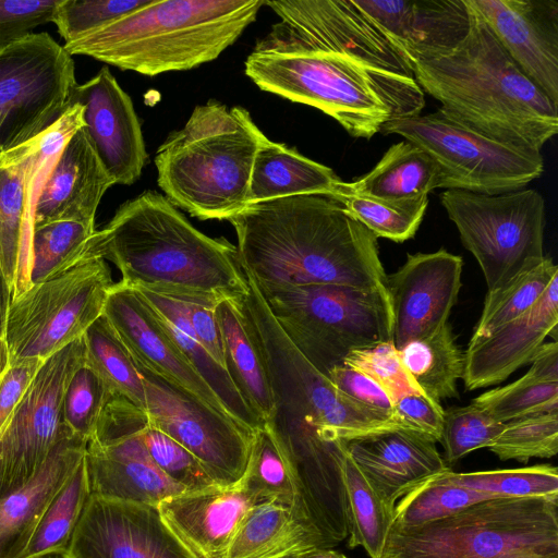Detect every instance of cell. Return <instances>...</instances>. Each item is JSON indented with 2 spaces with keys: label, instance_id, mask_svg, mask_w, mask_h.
<instances>
[{
  "label": "cell",
  "instance_id": "obj_1",
  "mask_svg": "<svg viewBox=\"0 0 558 558\" xmlns=\"http://www.w3.org/2000/svg\"><path fill=\"white\" fill-rule=\"evenodd\" d=\"M228 221L240 265L258 286H385L377 238L331 196L250 203Z\"/></svg>",
  "mask_w": 558,
  "mask_h": 558
},
{
  "label": "cell",
  "instance_id": "obj_2",
  "mask_svg": "<svg viewBox=\"0 0 558 558\" xmlns=\"http://www.w3.org/2000/svg\"><path fill=\"white\" fill-rule=\"evenodd\" d=\"M452 49L411 63L413 78L447 118L512 148L541 153L558 132V106L510 58L471 0Z\"/></svg>",
  "mask_w": 558,
  "mask_h": 558
},
{
  "label": "cell",
  "instance_id": "obj_3",
  "mask_svg": "<svg viewBox=\"0 0 558 558\" xmlns=\"http://www.w3.org/2000/svg\"><path fill=\"white\" fill-rule=\"evenodd\" d=\"M89 255L114 264L122 283L181 301L217 303L246 292L235 245L201 232L153 191L122 204L96 230Z\"/></svg>",
  "mask_w": 558,
  "mask_h": 558
},
{
  "label": "cell",
  "instance_id": "obj_4",
  "mask_svg": "<svg viewBox=\"0 0 558 558\" xmlns=\"http://www.w3.org/2000/svg\"><path fill=\"white\" fill-rule=\"evenodd\" d=\"M245 74L262 90L319 109L351 136L369 140L385 123L420 114L424 93L413 77L353 56L259 39Z\"/></svg>",
  "mask_w": 558,
  "mask_h": 558
},
{
  "label": "cell",
  "instance_id": "obj_5",
  "mask_svg": "<svg viewBox=\"0 0 558 558\" xmlns=\"http://www.w3.org/2000/svg\"><path fill=\"white\" fill-rule=\"evenodd\" d=\"M241 270L246 292L238 304L274 399V412L265 426L283 458L333 449L355 437L401 427L390 415L349 398L316 369L287 338L253 279Z\"/></svg>",
  "mask_w": 558,
  "mask_h": 558
},
{
  "label": "cell",
  "instance_id": "obj_6",
  "mask_svg": "<svg viewBox=\"0 0 558 558\" xmlns=\"http://www.w3.org/2000/svg\"><path fill=\"white\" fill-rule=\"evenodd\" d=\"M263 0H150L63 48L155 76L217 59L257 16Z\"/></svg>",
  "mask_w": 558,
  "mask_h": 558
},
{
  "label": "cell",
  "instance_id": "obj_7",
  "mask_svg": "<svg viewBox=\"0 0 558 558\" xmlns=\"http://www.w3.org/2000/svg\"><path fill=\"white\" fill-rule=\"evenodd\" d=\"M264 133L250 112L210 100L159 146L155 165L165 197L201 220H228L248 204Z\"/></svg>",
  "mask_w": 558,
  "mask_h": 558
},
{
  "label": "cell",
  "instance_id": "obj_8",
  "mask_svg": "<svg viewBox=\"0 0 558 558\" xmlns=\"http://www.w3.org/2000/svg\"><path fill=\"white\" fill-rule=\"evenodd\" d=\"M380 558H558V498L496 497L427 524L391 525Z\"/></svg>",
  "mask_w": 558,
  "mask_h": 558
},
{
  "label": "cell",
  "instance_id": "obj_9",
  "mask_svg": "<svg viewBox=\"0 0 558 558\" xmlns=\"http://www.w3.org/2000/svg\"><path fill=\"white\" fill-rule=\"evenodd\" d=\"M256 287L287 338L326 376L350 352L392 342L385 286Z\"/></svg>",
  "mask_w": 558,
  "mask_h": 558
},
{
  "label": "cell",
  "instance_id": "obj_10",
  "mask_svg": "<svg viewBox=\"0 0 558 558\" xmlns=\"http://www.w3.org/2000/svg\"><path fill=\"white\" fill-rule=\"evenodd\" d=\"M440 202L477 260L488 291L544 259L545 201L536 190L497 195L446 190Z\"/></svg>",
  "mask_w": 558,
  "mask_h": 558
},
{
  "label": "cell",
  "instance_id": "obj_11",
  "mask_svg": "<svg viewBox=\"0 0 558 558\" xmlns=\"http://www.w3.org/2000/svg\"><path fill=\"white\" fill-rule=\"evenodd\" d=\"M380 132L423 150L439 169L437 189L497 195L522 190L544 172L541 153L512 148L447 118L439 109L391 120Z\"/></svg>",
  "mask_w": 558,
  "mask_h": 558
},
{
  "label": "cell",
  "instance_id": "obj_12",
  "mask_svg": "<svg viewBox=\"0 0 558 558\" xmlns=\"http://www.w3.org/2000/svg\"><path fill=\"white\" fill-rule=\"evenodd\" d=\"M113 283L106 260L94 257L13 296L5 324L10 361H45L83 337L102 315Z\"/></svg>",
  "mask_w": 558,
  "mask_h": 558
},
{
  "label": "cell",
  "instance_id": "obj_13",
  "mask_svg": "<svg viewBox=\"0 0 558 558\" xmlns=\"http://www.w3.org/2000/svg\"><path fill=\"white\" fill-rule=\"evenodd\" d=\"M77 85L72 56L48 33H31L0 49V145L33 141L71 107Z\"/></svg>",
  "mask_w": 558,
  "mask_h": 558
},
{
  "label": "cell",
  "instance_id": "obj_14",
  "mask_svg": "<svg viewBox=\"0 0 558 558\" xmlns=\"http://www.w3.org/2000/svg\"><path fill=\"white\" fill-rule=\"evenodd\" d=\"M148 424L146 412L126 398L109 399L86 445L90 494L158 507L185 493L151 461L143 438Z\"/></svg>",
  "mask_w": 558,
  "mask_h": 558
},
{
  "label": "cell",
  "instance_id": "obj_15",
  "mask_svg": "<svg viewBox=\"0 0 558 558\" xmlns=\"http://www.w3.org/2000/svg\"><path fill=\"white\" fill-rule=\"evenodd\" d=\"M136 364V363H135ZM149 424L194 454L221 486L242 478L254 433L183 388L136 364Z\"/></svg>",
  "mask_w": 558,
  "mask_h": 558
},
{
  "label": "cell",
  "instance_id": "obj_16",
  "mask_svg": "<svg viewBox=\"0 0 558 558\" xmlns=\"http://www.w3.org/2000/svg\"><path fill=\"white\" fill-rule=\"evenodd\" d=\"M85 362L83 337L47 360L0 433V498L21 488L39 471L62 428L66 386Z\"/></svg>",
  "mask_w": 558,
  "mask_h": 558
},
{
  "label": "cell",
  "instance_id": "obj_17",
  "mask_svg": "<svg viewBox=\"0 0 558 558\" xmlns=\"http://www.w3.org/2000/svg\"><path fill=\"white\" fill-rule=\"evenodd\" d=\"M280 21L263 39L343 52L401 76L411 66L380 27L354 0L265 1Z\"/></svg>",
  "mask_w": 558,
  "mask_h": 558
},
{
  "label": "cell",
  "instance_id": "obj_18",
  "mask_svg": "<svg viewBox=\"0 0 558 558\" xmlns=\"http://www.w3.org/2000/svg\"><path fill=\"white\" fill-rule=\"evenodd\" d=\"M63 558H201L157 507L90 494Z\"/></svg>",
  "mask_w": 558,
  "mask_h": 558
},
{
  "label": "cell",
  "instance_id": "obj_19",
  "mask_svg": "<svg viewBox=\"0 0 558 558\" xmlns=\"http://www.w3.org/2000/svg\"><path fill=\"white\" fill-rule=\"evenodd\" d=\"M462 267L459 255L440 248L409 254L405 263L386 277L397 350L448 323L462 284Z\"/></svg>",
  "mask_w": 558,
  "mask_h": 558
},
{
  "label": "cell",
  "instance_id": "obj_20",
  "mask_svg": "<svg viewBox=\"0 0 558 558\" xmlns=\"http://www.w3.org/2000/svg\"><path fill=\"white\" fill-rule=\"evenodd\" d=\"M85 134L114 184L131 185L147 160L141 123L130 96L108 68L73 90Z\"/></svg>",
  "mask_w": 558,
  "mask_h": 558
},
{
  "label": "cell",
  "instance_id": "obj_21",
  "mask_svg": "<svg viewBox=\"0 0 558 558\" xmlns=\"http://www.w3.org/2000/svg\"><path fill=\"white\" fill-rule=\"evenodd\" d=\"M102 314L136 364L226 414L216 395L185 357L157 313L137 290L121 281L113 283Z\"/></svg>",
  "mask_w": 558,
  "mask_h": 558
},
{
  "label": "cell",
  "instance_id": "obj_22",
  "mask_svg": "<svg viewBox=\"0 0 558 558\" xmlns=\"http://www.w3.org/2000/svg\"><path fill=\"white\" fill-rule=\"evenodd\" d=\"M471 3L515 64L558 106V1Z\"/></svg>",
  "mask_w": 558,
  "mask_h": 558
},
{
  "label": "cell",
  "instance_id": "obj_23",
  "mask_svg": "<svg viewBox=\"0 0 558 558\" xmlns=\"http://www.w3.org/2000/svg\"><path fill=\"white\" fill-rule=\"evenodd\" d=\"M343 445L392 514L399 498L425 480L450 469L432 437L403 427L355 437Z\"/></svg>",
  "mask_w": 558,
  "mask_h": 558
},
{
  "label": "cell",
  "instance_id": "obj_24",
  "mask_svg": "<svg viewBox=\"0 0 558 558\" xmlns=\"http://www.w3.org/2000/svg\"><path fill=\"white\" fill-rule=\"evenodd\" d=\"M411 63L446 52L466 35L465 0H354Z\"/></svg>",
  "mask_w": 558,
  "mask_h": 558
},
{
  "label": "cell",
  "instance_id": "obj_25",
  "mask_svg": "<svg viewBox=\"0 0 558 558\" xmlns=\"http://www.w3.org/2000/svg\"><path fill=\"white\" fill-rule=\"evenodd\" d=\"M558 277L524 314L488 337L469 342L463 380L468 390L494 386L531 362L547 336L557 341Z\"/></svg>",
  "mask_w": 558,
  "mask_h": 558
},
{
  "label": "cell",
  "instance_id": "obj_26",
  "mask_svg": "<svg viewBox=\"0 0 558 558\" xmlns=\"http://www.w3.org/2000/svg\"><path fill=\"white\" fill-rule=\"evenodd\" d=\"M113 184L82 125L69 138L38 186L33 228L57 220L95 226L98 205Z\"/></svg>",
  "mask_w": 558,
  "mask_h": 558
},
{
  "label": "cell",
  "instance_id": "obj_27",
  "mask_svg": "<svg viewBox=\"0 0 558 558\" xmlns=\"http://www.w3.org/2000/svg\"><path fill=\"white\" fill-rule=\"evenodd\" d=\"M255 499L238 483L185 492L158 510L172 531L201 558H223Z\"/></svg>",
  "mask_w": 558,
  "mask_h": 558
},
{
  "label": "cell",
  "instance_id": "obj_28",
  "mask_svg": "<svg viewBox=\"0 0 558 558\" xmlns=\"http://www.w3.org/2000/svg\"><path fill=\"white\" fill-rule=\"evenodd\" d=\"M86 445L64 424L39 471L0 498V558H17L24 550L41 515L84 459Z\"/></svg>",
  "mask_w": 558,
  "mask_h": 558
},
{
  "label": "cell",
  "instance_id": "obj_29",
  "mask_svg": "<svg viewBox=\"0 0 558 558\" xmlns=\"http://www.w3.org/2000/svg\"><path fill=\"white\" fill-rule=\"evenodd\" d=\"M314 548H331L291 506L255 502L241 522L223 558H291Z\"/></svg>",
  "mask_w": 558,
  "mask_h": 558
},
{
  "label": "cell",
  "instance_id": "obj_30",
  "mask_svg": "<svg viewBox=\"0 0 558 558\" xmlns=\"http://www.w3.org/2000/svg\"><path fill=\"white\" fill-rule=\"evenodd\" d=\"M344 183L331 168L263 134L253 163L248 204L301 194L338 197Z\"/></svg>",
  "mask_w": 558,
  "mask_h": 558
},
{
  "label": "cell",
  "instance_id": "obj_31",
  "mask_svg": "<svg viewBox=\"0 0 558 558\" xmlns=\"http://www.w3.org/2000/svg\"><path fill=\"white\" fill-rule=\"evenodd\" d=\"M134 289L157 313L171 338L216 395L226 414L253 433L263 428L265 423L244 401L227 369L198 341L182 302L145 289Z\"/></svg>",
  "mask_w": 558,
  "mask_h": 558
},
{
  "label": "cell",
  "instance_id": "obj_32",
  "mask_svg": "<svg viewBox=\"0 0 558 558\" xmlns=\"http://www.w3.org/2000/svg\"><path fill=\"white\" fill-rule=\"evenodd\" d=\"M215 315L221 335L225 367L244 401L266 423L274 412V399L238 299L218 301Z\"/></svg>",
  "mask_w": 558,
  "mask_h": 558
},
{
  "label": "cell",
  "instance_id": "obj_33",
  "mask_svg": "<svg viewBox=\"0 0 558 558\" xmlns=\"http://www.w3.org/2000/svg\"><path fill=\"white\" fill-rule=\"evenodd\" d=\"M439 169L433 158L418 146L401 141L391 145L369 172L345 182L340 196L407 198L428 194L437 189Z\"/></svg>",
  "mask_w": 558,
  "mask_h": 558
},
{
  "label": "cell",
  "instance_id": "obj_34",
  "mask_svg": "<svg viewBox=\"0 0 558 558\" xmlns=\"http://www.w3.org/2000/svg\"><path fill=\"white\" fill-rule=\"evenodd\" d=\"M95 232V226L75 220H57L34 227L24 272L12 298L94 258L89 247Z\"/></svg>",
  "mask_w": 558,
  "mask_h": 558
},
{
  "label": "cell",
  "instance_id": "obj_35",
  "mask_svg": "<svg viewBox=\"0 0 558 558\" xmlns=\"http://www.w3.org/2000/svg\"><path fill=\"white\" fill-rule=\"evenodd\" d=\"M398 352L405 371L425 396L439 403L458 397L457 381L463 378L464 353L448 323L432 335L409 341Z\"/></svg>",
  "mask_w": 558,
  "mask_h": 558
},
{
  "label": "cell",
  "instance_id": "obj_36",
  "mask_svg": "<svg viewBox=\"0 0 558 558\" xmlns=\"http://www.w3.org/2000/svg\"><path fill=\"white\" fill-rule=\"evenodd\" d=\"M90 496L85 457L41 515L17 558L62 556Z\"/></svg>",
  "mask_w": 558,
  "mask_h": 558
},
{
  "label": "cell",
  "instance_id": "obj_37",
  "mask_svg": "<svg viewBox=\"0 0 558 558\" xmlns=\"http://www.w3.org/2000/svg\"><path fill=\"white\" fill-rule=\"evenodd\" d=\"M85 364L92 367L111 391L144 410L142 376L130 351L104 314L83 335Z\"/></svg>",
  "mask_w": 558,
  "mask_h": 558
},
{
  "label": "cell",
  "instance_id": "obj_38",
  "mask_svg": "<svg viewBox=\"0 0 558 558\" xmlns=\"http://www.w3.org/2000/svg\"><path fill=\"white\" fill-rule=\"evenodd\" d=\"M343 478L348 509V546H362L371 558H380L393 514L369 486L347 451L343 458Z\"/></svg>",
  "mask_w": 558,
  "mask_h": 558
},
{
  "label": "cell",
  "instance_id": "obj_39",
  "mask_svg": "<svg viewBox=\"0 0 558 558\" xmlns=\"http://www.w3.org/2000/svg\"><path fill=\"white\" fill-rule=\"evenodd\" d=\"M558 277V267L550 257L524 270L502 287L487 291L483 311L470 343L484 339L499 327L527 312Z\"/></svg>",
  "mask_w": 558,
  "mask_h": 558
},
{
  "label": "cell",
  "instance_id": "obj_40",
  "mask_svg": "<svg viewBox=\"0 0 558 558\" xmlns=\"http://www.w3.org/2000/svg\"><path fill=\"white\" fill-rule=\"evenodd\" d=\"M445 472L425 480L401 497L393 510L392 526L411 527L427 524L448 518L478 501L496 498L450 483Z\"/></svg>",
  "mask_w": 558,
  "mask_h": 558
},
{
  "label": "cell",
  "instance_id": "obj_41",
  "mask_svg": "<svg viewBox=\"0 0 558 558\" xmlns=\"http://www.w3.org/2000/svg\"><path fill=\"white\" fill-rule=\"evenodd\" d=\"M335 199L376 238L398 243L414 236L428 205V194L407 198L342 195Z\"/></svg>",
  "mask_w": 558,
  "mask_h": 558
},
{
  "label": "cell",
  "instance_id": "obj_42",
  "mask_svg": "<svg viewBox=\"0 0 558 558\" xmlns=\"http://www.w3.org/2000/svg\"><path fill=\"white\" fill-rule=\"evenodd\" d=\"M239 484L256 502L280 501L291 506L305 520L298 511L296 495L287 464L266 426L254 433L246 469Z\"/></svg>",
  "mask_w": 558,
  "mask_h": 558
},
{
  "label": "cell",
  "instance_id": "obj_43",
  "mask_svg": "<svg viewBox=\"0 0 558 558\" xmlns=\"http://www.w3.org/2000/svg\"><path fill=\"white\" fill-rule=\"evenodd\" d=\"M446 478L456 485L506 498H558V470L551 464L456 473L448 470Z\"/></svg>",
  "mask_w": 558,
  "mask_h": 558
},
{
  "label": "cell",
  "instance_id": "obj_44",
  "mask_svg": "<svg viewBox=\"0 0 558 558\" xmlns=\"http://www.w3.org/2000/svg\"><path fill=\"white\" fill-rule=\"evenodd\" d=\"M473 403L501 423L544 412L558 411V381L527 371L519 379L476 397Z\"/></svg>",
  "mask_w": 558,
  "mask_h": 558
},
{
  "label": "cell",
  "instance_id": "obj_45",
  "mask_svg": "<svg viewBox=\"0 0 558 558\" xmlns=\"http://www.w3.org/2000/svg\"><path fill=\"white\" fill-rule=\"evenodd\" d=\"M500 460L526 463L531 458H551L558 452V411L536 413L505 423L488 447Z\"/></svg>",
  "mask_w": 558,
  "mask_h": 558
},
{
  "label": "cell",
  "instance_id": "obj_46",
  "mask_svg": "<svg viewBox=\"0 0 558 558\" xmlns=\"http://www.w3.org/2000/svg\"><path fill=\"white\" fill-rule=\"evenodd\" d=\"M505 423L498 422L475 403L444 410V424L439 442L445 450L446 464L456 463L480 448L489 447Z\"/></svg>",
  "mask_w": 558,
  "mask_h": 558
},
{
  "label": "cell",
  "instance_id": "obj_47",
  "mask_svg": "<svg viewBox=\"0 0 558 558\" xmlns=\"http://www.w3.org/2000/svg\"><path fill=\"white\" fill-rule=\"evenodd\" d=\"M113 395L102 378L84 362L66 386L62 401L63 423L87 442Z\"/></svg>",
  "mask_w": 558,
  "mask_h": 558
},
{
  "label": "cell",
  "instance_id": "obj_48",
  "mask_svg": "<svg viewBox=\"0 0 558 558\" xmlns=\"http://www.w3.org/2000/svg\"><path fill=\"white\" fill-rule=\"evenodd\" d=\"M143 438L155 465L185 492L221 486L194 454L163 432L148 424Z\"/></svg>",
  "mask_w": 558,
  "mask_h": 558
},
{
  "label": "cell",
  "instance_id": "obj_49",
  "mask_svg": "<svg viewBox=\"0 0 558 558\" xmlns=\"http://www.w3.org/2000/svg\"><path fill=\"white\" fill-rule=\"evenodd\" d=\"M150 0H61L53 17L65 44L81 39Z\"/></svg>",
  "mask_w": 558,
  "mask_h": 558
},
{
  "label": "cell",
  "instance_id": "obj_50",
  "mask_svg": "<svg viewBox=\"0 0 558 558\" xmlns=\"http://www.w3.org/2000/svg\"><path fill=\"white\" fill-rule=\"evenodd\" d=\"M342 364L359 369L376 380L388 392L393 403L407 395L423 393L405 371L392 342L354 350L344 357Z\"/></svg>",
  "mask_w": 558,
  "mask_h": 558
},
{
  "label": "cell",
  "instance_id": "obj_51",
  "mask_svg": "<svg viewBox=\"0 0 558 558\" xmlns=\"http://www.w3.org/2000/svg\"><path fill=\"white\" fill-rule=\"evenodd\" d=\"M61 0H0V49L52 22Z\"/></svg>",
  "mask_w": 558,
  "mask_h": 558
},
{
  "label": "cell",
  "instance_id": "obj_52",
  "mask_svg": "<svg viewBox=\"0 0 558 558\" xmlns=\"http://www.w3.org/2000/svg\"><path fill=\"white\" fill-rule=\"evenodd\" d=\"M327 377L337 389L355 402L391 416L393 400L388 392L368 375L351 366L340 364L332 367L327 374Z\"/></svg>",
  "mask_w": 558,
  "mask_h": 558
},
{
  "label": "cell",
  "instance_id": "obj_53",
  "mask_svg": "<svg viewBox=\"0 0 558 558\" xmlns=\"http://www.w3.org/2000/svg\"><path fill=\"white\" fill-rule=\"evenodd\" d=\"M391 416L403 428L423 433L436 442L440 440L444 409L423 393H411L396 400Z\"/></svg>",
  "mask_w": 558,
  "mask_h": 558
},
{
  "label": "cell",
  "instance_id": "obj_54",
  "mask_svg": "<svg viewBox=\"0 0 558 558\" xmlns=\"http://www.w3.org/2000/svg\"><path fill=\"white\" fill-rule=\"evenodd\" d=\"M39 359L10 361L0 375V433L43 365Z\"/></svg>",
  "mask_w": 558,
  "mask_h": 558
},
{
  "label": "cell",
  "instance_id": "obj_55",
  "mask_svg": "<svg viewBox=\"0 0 558 558\" xmlns=\"http://www.w3.org/2000/svg\"><path fill=\"white\" fill-rule=\"evenodd\" d=\"M181 302L198 341L225 367L221 335L215 315L216 303L195 300Z\"/></svg>",
  "mask_w": 558,
  "mask_h": 558
},
{
  "label": "cell",
  "instance_id": "obj_56",
  "mask_svg": "<svg viewBox=\"0 0 558 558\" xmlns=\"http://www.w3.org/2000/svg\"><path fill=\"white\" fill-rule=\"evenodd\" d=\"M530 372L535 375L558 381V343L557 341L544 342L531 360Z\"/></svg>",
  "mask_w": 558,
  "mask_h": 558
},
{
  "label": "cell",
  "instance_id": "obj_57",
  "mask_svg": "<svg viewBox=\"0 0 558 558\" xmlns=\"http://www.w3.org/2000/svg\"><path fill=\"white\" fill-rule=\"evenodd\" d=\"M13 289L5 277L2 265L0 263V338L5 339V324L9 307L12 301Z\"/></svg>",
  "mask_w": 558,
  "mask_h": 558
},
{
  "label": "cell",
  "instance_id": "obj_58",
  "mask_svg": "<svg viewBox=\"0 0 558 558\" xmlns=\"http://www.w3.org/2000/svg\"><path fill=\"white\" fill-rule=\"evenodd\" d=\"M291 558H347V556L331 548H314L302 551Z\"/></svg>",
  "mask_w": 558,
  "mask_h": 558
},
{
  "label": "cell",
  "instance_id": "obj_59",
  "mask_svg": "<svg viewBox=\"0 0 558 558\" xmlns=\"http://www.w3.org/2000/svg\"><path fill=\"white\" fill-rule=\"evenodd\" d=\"M10 364V354L7 341L0 338V375L8 368Z\"/></svg>",
  "mask_w": 558,
  "mask_h": 558
},
{
  "label": "cell",
  "instance_id": "obj_60",
  "mask_svg": "<svg viewBox=\"0 0 558 558\" xmlns=\"http://www.w3.org/2000/svg\"><path fill=\"white\" fill-rule=\"evenodd\" d=\"M45 558H63V557L56 555V556H48V557H45Z\"/></svg>",
  "mask_w": 558,
  "mask_h": 558
},
{
  "label": "cell",
  "instance_id": "obj_61",
  "mask_svg": "<svg viewBox=\"0 0 558 558\" xmlns=\"http://www.w3.org/2000/svg\"><path fill=\"white\" fill-rule=\"evenodd\" d=\"M3 153L4 151L2 150L1 145H0V160H1L2 156H3Z\"/></svg>",
  "mask_w": 558,
  "mask_h": 558
}]
</instances>
